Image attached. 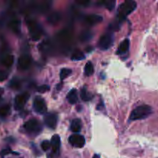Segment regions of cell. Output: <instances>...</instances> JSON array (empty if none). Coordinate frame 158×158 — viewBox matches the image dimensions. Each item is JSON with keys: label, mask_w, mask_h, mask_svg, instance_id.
Returning <instances> with one entry per match:
<instances>
[{"label": "cell", "mask_w": 158, "mask_h": 158, "mask_svg": "<svg viewBox=\"0 0 158 158\" xmlns=\"http://www.w3.org/2000/svg\"><path fill=\"white\" fill-rule=\"evenodd\" d=\"M152 113V109L148 105H141L137 106V108L132 111L130 116L131 120H137L145 119L150 116Z\"/></svg>", "instance_id": "6da1fadb"}, {"label": "cell", "mask_w": 158, "mask_h": 158, "mask_svg": "<svg viewBox=\"0 0 158 158\" xmlns=\"http://www.w3.org/2000/svg\"><path fill=\"white\" fill-rule=\"evenodd\" d=\"M136 7H137V3L134 1L129 0L122 3L118 9V19L120 22L124 20L126 17L136 9Z\"/></svg>", "instance_id": "7a4b0ae2"}, {"label": "cell", "mask_w": 158, "mask_h": 158, "mask_svg": "<svg viewBox=\"0 0 158 158\" xmlns=\"http://www.w3.org/2000/svg\"><path fill=\"white\" fill-rule=\"evenodd\" d=\"M27 26L32 40L34 41H37L40 40L43 34V30H42V28L40 24L34 20H30L29 22H28Z\"/></svg>", "instance_id": "3957f363"}, {"label": "cell", "mask_w": 158, "mask_h": 158, "mask_svg": "<svg viewBox=\"0 0 158 158\" xmlns=\"http://www.w3.org/2000/svg\"><path fill=\"white\" fill-rule=\"evenodd\" d=\"M24 128L27 132L32 134H38L42 131V127L40 125V123L37 120H35V119L28 120L25 123Z\"/></svg>", "instance_id": "277c9868"}, {"label": "cell", "mask_w": 158, "mask_h": 158, "mask_svg": "<svg viewBox=\"0 0 158 158\" xmlns=\"http://www.w3.org/2000/svg\"><path fill=\"white\" fill-rule=\"evenodd\" d=\"M113 42H114L113 34L110 33V32H107V33L104 34V35L100 37L98 44L99 47L102 50H106V49L111 47V46L113 45Z\"/></svg>", "instance_id": "5b68a950"}, {"label": "cell", "mask_w": 158, "mask_h": 158, "mask_svg": "<svg viewBox=\"0 0 158 158\" xmlns=\"http://www.w3.org/2000/svg\"><path fill=\"white\" fill-rule=\"evenodd\" d=\"M33 108L36 113L40 114H43L47 110V106H46V102L43 100V97H35L33 101Z\"/></svg>", "instance_id": "8992f818"}, {"label": "cell", "mask_w": 158, "mask_h": 158, "mask_svg": "<svg viewBox=\"0 0 158 158\" xmlns=\"http://www.w3.org/2000/svg\"><path fill=\"white\" fill-rule=\"evenodd\" d=\"M69 142L73 147L77 148H82L84 147L85 143H86V140L83 137V136L80 135V134H73L69 137Z\"/></svg>", "instance_id": "52a82bcc"}, {"label": "cell", "mask_w": 158, "mask_h": 158, "mask_svg": "<svg viewBox=\"0 0 158 158\" xmlns=\"http://www.w3.org/2000/svg\"><path fill=\"white\" fill-rule=\"evenodd\" d=\"M29 95L26 93L25 94H19V95L16 96L15 99V108L18 110L23 109L25 106V104L27 102L28 99H29Z\"/></svg>", "instance_id": "ba28073f"}, {"label": "cell", "mask_w": 158, "mask_h": 158, "mask_svg": "<svg viewBox=\"0 0 158 158\" xmlns=\"http://www.w3.org/2000/svg\"><path fill=\"white\" fill-rule=\"evenodd\" d=\"M57 39H58L59 42L62 45L66 46V45L70 43L71 39H72V35H71L70 32H69L68 30H63L58 34Z\"/></svg>", "instance_id": "9c48e42d"}, {"label": "cell", "mask_w": 158, "mask_h": 158, "mask_svg": "<svg viewBox=\"0 0 158 158\" xmlns=\"http://www.w3.org/2000/svg\"><path fill=\"white\" fill-rule=\"evenodd\" d=\"M61 140H60V136L57 135V134H55L53 137H52L51 139V147H52V154L53 155H58L59 151H60V144H61Z\"/></svg>", "instance_id": "30bf717a"}, {"label": "cell", "mask_w": 158, "mask_h": 158, "mask_svg": "<svg viewBox=\"0 0 158 158\" xmlns=\"http://www.w3.org/2000/svg\"><path fill=\"white\" fill-rule=\"evenodd\" d=\"M44 122L50 129H55L57 124V117L53 114H48L45 116Z\"/></svg>", "instance_id": "8fae6325"}, {"label": "cell", "mask_w": 158, "mask_h": 158, "mask_svg": "<svg viewBox=\"0 0 158 158\" xmlns=\"http://www.w3.org/2000/svg\"><path fill=\"white\" fill-rule=\"evenodd\" d=\"M31 63H32V60H31L30 56L29 55L24 54L19 58V66L23 69H27L30 66Z\"/></svg>", "instance_id": "7c38bea8"}, {"label": "cell", "mask_w": 158, "mask_h": 158, "mask_svg": "<svg viewBox=\"0 0 158 158\" xmlns=\"http://www.w3.org/2000/svg\"><path fill=\"white\" fill-rule=\"evenodd\" d=\"M103 21V17L101 15L92 14V15H88L85 17V22L86 24L89 26H94L96 24L101 23Z\"/></svg>", "instance_id": "4fadbf2b"}, {"label": "cell", "mask_w": 158, "mask_h": 158, "mask_svg": "<svg viewBox=\"0 0 158 158\" xmlns=\"http://www.w3.org/2000/svg\"><path fill=\"white\" fill-rule=\"evenodd\" d=\"M61 19V15L60 14V12H55L51 13L50 15L48 16L47 21L48 23H50L51 25H56L59 23Z\"/></svg>", "instance_id": "5bb4252c"}, {"label": "cell", "mask_w": 158, "mask_h": 158, "mask_svg": "<svg viewBox=\"0 0 158 158\" xmlns=\"http://www.w3.org/2000/svg\"><path fill=\"white\" fill-rule=\"evenodd\" d=\"M67 100L70 104H76L78 101V95H77V89H71L67 94Z\"/></svg>", "instance_id": "9a60e30c"}, {"label": "cell", "mask_w": 158, "mask_h": 158, "mask_svg": "<svg viewBox=\"0 0 158 158\" xmlns=\"http://www.w3.org/2000/svg\"><path fill=\"white\" fill-rule=\"evenodd\" d=\"M82 128V123L80 119H74L71 123L70 130L75 134H78L80 132Z\"/></svg>", "instance_id": "2e32d148"}, {"label": "cell", "mask_w": 158, "mask_h": 158, "mask_svg": "<svg viewBox=\"0 0 158 158\" xmlns=\"http://www.w3.org/2000/svg\"><path fill=\"white\" fill-rule=\"evenodd\" d=\"M9 27L15 33H19L21 29V22L19 19H13L9 23Z\"/></svg>", "instance_id": "e0dca14e"}, {"label": "cell", "mask_w": 158, "mask_h": 158, "mask_svg": "<svg viewBox=\"0 0 158 158\" xmlns=\"http://www.w3.org/2000/svg\"><path fill=\"white\" fill-rule=\"evenodd\" d=\"M1 61L2 63L5 66H6V67H10V66L13 64L14 57L13 56L11 55V54H6V55L2 56Z\"/></svg>", "instance_id": "ac0fdd59"}, {"label": "cell", "mask_w": 158, "mask_h": 158, "mask_svg": "<svg viewBox=\"0 0 158 158\" xmlns=\"http://www.w3.org/2000/svg\"><path fill=\"white\" fill-rule=\"evenodd\" d=\"M130 46V41L129 40H124L120 44L118 48V51H117V53L118 54H124L129 49Z\"/></svg>", "instance_id": "d6986e66"}, {"label": "cell", "mask_w": 158, "mask_h": 158, "mask_svg": "<svg viewBox=\"0 0 158 158\" xmlns=\"http://www.w3.org/2000/svg\"><path fill=\"white\" fill-rule=\"evenodd\" d=\"M94 73V65L91 62H87L84 68V73L86 77H89V76L93 75Z\"/></svg>", "instance_id": "ffe728a7"}, {"label": "cell", "mask_w": 158, "mask_h": 158, "mask_svg": "<svg viewBox=\"0 0 158 158\" xmlns=\"http://www.w3.org/2000/svg\"><path fill=\"white\" fill-rule=\"evenodd\" d=\"M71 59H72L73 60H77V61H79V60H84L85 56L82 51L76 50V51H74L73 53L72 54Z\"/></svg>", "instance_id": "44dd1931"}, {"label": "cell", "mask_w": 158, "mask_h": 158, "mask_svg": "<svg viewBox=\"0 0 158 158\" xmlns=\"http://www.w3.org/2000/svg\"><path fill=\"white\" fill-rule=\"evenodd\" d=\"M80 97H81V99L83 101H89V100H90L91 98H92L91 94L86 90V88L82 89L81 92H80Z\"/></svg>", "instance_id": "7402d4cb"}, {"label": "cell", "mask_w": 158, "mask_h": 158, "mask_svg": "<svg viewBox=\"0 0 158 158\" xmlns=\"http://www.w3.org/2000/svg\"><path fill=\"white\" fill-rule=\"evenodd\" d=\"M91 38H92V33H91V32L88 30L83 31V32L80 34V40L83 42L88 41V40H90Z\"/></svg>", "instance_id": "603a6c76"}, {"label": "cell", "mask_w": 158, "mask_h": 158, "mask_svg": "<svg viewBox=\"0 0 158 158\" xmlns=\"http://www.w3.org/2000/svg\"><path fill=\"white\" fill-rule=\"evenodd\" d=\"M72 73V70L70 69H67V68H63L60 71V79L61 80H65L66 78H67L70 74Z\"/></svg>", "instance_id": "cb8c5ba5"}, {"label": "cell", "mask_w": 158, "mask_h": 158, "mask_svg": "<svg viewBox=\"0 0 158 158\" xmlns=\"http://www.w3.org/2000/svg\"><path fill=\"white\" fill-rule=\"evenodd\" d=\"M10 107L9 105H4V106H0V117H5L9 114Z\"/></svg>", "instance_id": "d4e9b609"}, {"label": "cell", "mask_w": 158, "mask_h": 158, "mask_svg": "<svg viewBox=\"0 0 158 158\" xmlns=\"http://www.w3.org/2000/svg\"><path fill=\"white\" fill-rule=\"evenodd\" d=\"M9 86H10L12 89H18L20 88V82L18 80H15V79H13L12 81L9 83Z\"/></svg>", "instance_id": "484cf974"}, {"label": "cell", "mask_w": 158, "mask_h": 158, "mask_svg": "<svg viewBox=\"0 0 158 158\" xmlns=\"http://www.w3.org/2000/svg\"><path fill=\"white\" fill-rule=\"evenodd\" d=\"M105 7L108 9V10H113L114 9V6H115V1H106L104 2Z\"/></svg>", "instance_id": "4316f807"}, {"label": "cell", "mask_w": 158, "mask_h": 158, "mask_svg": "<svg viewBox=\"0 0 158 158\" xmlns=\"http://www.w3.org/2000/svg\"><path fill=\"white\" fill-rule=\"evenodd\" d=\"M41 148H42V149H43L44 151H48V150H49V148H51L50 142L48 141V140H44L43 142H42Z\"/></svg>", "instance_id": "83f0119b"}, {"label": "cell", "mask_w": 158, "mask_h": 158, "mask_svg": "<svg viewBox=\"0 0 158 158\" xmlns=\"http://www.w3.org/2000/svg\"><path fill=\"white\" fill-rule=\"evenodd\" d=\"M49 86H48V85H43V86H39L38 88H37V90H38V92L40 93H45L46 92V91L49 90Z\"/></svg>", "instance_id": "f1b7e54d"}, {"label": "cell", "mask_w": 158, "mask_h": 158, "mask_svg": "<svg viewBox=\"0 0 158 158\" xmlns=\"http://www.w3.org/2000/svg\"><path fill=\"white\" fill-rule=\"evenodd\" d=\"M8 75L6 72L2 70H0V82H2L7 79Z\"/></svg>", "instance_id": "f546056e"}, {"label": "cell", "mask_w": 158, "mask_h": 158, "mask_svg": "<svg viewBox=\"0 0 158 158\" xmlns=\"http://www.w3.org/2000/svg\"><path fill=\"white\" fill-rule=\"evenodd\" d=\"M10 153H12V151H11L9 148H6V149L2 150V151L0 152V155H1L2 157H4V156H6V155H7V154H10Z\"/></svg>", "instance_id": "4dcf8cb0"}, {"label": "cell", "mask_w": 158, "mask_h": 158, "mask_svg": "<svg viewBox=\"0 0 158 158\" xmlns=\"http://www.w3.org/2000/svg\"><path fill=\"white\" fill-rule=\"evenodd\" d=\"M77 3H78L79 5H82V6H86V5L89 4V1H83V2H77Z\"/></svg>", "instance_id": "1f68e13d"}, {"label": "cell", "mask_w": 158, "mask_h": 158, "mask_svg": "<svg viewBox=\"0 0 158 158\" xmlns=\"http://www.w3.org/2000/svg\"><path fill=\"white\" fill-rule=\"evenodd\" d=\"M3 93H4V89H3L2 88H0V97H1V96L2 95Z\"/></svg>", "instance_id": "d6a6232c"}, {"label": "cell", "mask_w": 158, "mask_h": 158, "mask_svg": "<svg viewBox=\"0 0 158 158\" xmlns=\"http://www.w3.org/2000/svg\"><path fill=\"white\" fill-rule=\"evenodd\" d=\"M94 158H100V156L97 155V154H96V155H94Z\"/></svg>", "instance_id": "836d02e7"}]
</instances>
